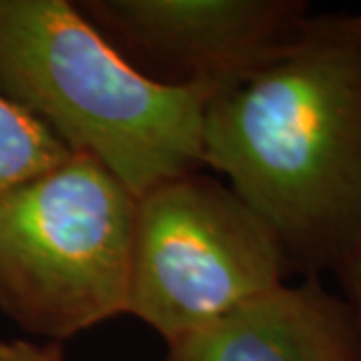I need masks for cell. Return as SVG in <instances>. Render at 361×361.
<instances>
[{
  "label": "cell",
  "instance_id": "cell-6",
  "mask_svg": "<svg viewBox=\"0 0 361 361\" xmlns=\"http://www.w3.org/2000/svg\"><path fill=\"white\" fill-rule=\"evenodd\" d=\"M161 361H361V355L345 299L319 277H303L167 343Z\"/></svg>",
  "mask_w": 361,
  "mask_h": 361
},
{
  "label": "cell",
  "instance_id": "cell-3",
  "mask_svg": "<svg viewBox=\"0 0 361 361\" xmlns=\"http://www.w3.org/2000/svg\"><path fill=\"white\" fill-rule=\"evenodd\" d=\"M137 201L85 155L2 195V313L59 343L127 313Z\"/></svg>",
  "mask_w": 361,
  "mask_h": 361
},
{
  "label": "cell",
  "instance_id": "cell-5",
  "mask_svg": "<svg viewBox=\"0 0 361 361\" xmlns=\"http://www.w3.org/2000/svg\"><path fill=\"white\" fill-rule=\"evenodd\" d=\"M130 66L169 87L217 94L271 63L310 18L303 0H80Z\"/></svg>",
  "mask_w": 361,
  "mask_h": 361
},
{
  "label": "cell",
  "instance_id": "cell-4",
  "mask_svg": "<svg viewBox=\"0 0 361 361\" xmlns=\"http://www.w3.org/2000/svg\"><path fill=\"white\" fill-rule=\"evenodd\" d=\"M289 273L269 225L203 171L137 201L127 313L167 343L285 283Z\"/></svg>",
  "mask_w": 361,
  "mask_h": 361
},
{
  "label": "cell",
  "instance_id": "cell-2",
  "mask_svg": "<svg viewBox=\"0 0 361 361\" xmlns=\"http://www.w3.org/2000/svg\"><path fill=\"white\" fill-rule=\"evenodd\" d=\"M0 94L141 197L203 169L211 92L141 75L68 0H0Z\"/></svg>",
  "mask_w": 361,
  "mask_h": 361
},
{
  "label": "cell",
  "instance_id": "cell-1",
  "mask_svg": "<svg viewBox=\"0 0 361 361\" xmlns=\"http://www.w3.org/2000/svg\"><path fill=\"white\" fill-rule=\"evenodd\" d=\"M203 167L269 225L291 271L337 277L361 245V11L311 13L271 63L213 94Z\"/></svg>",
  "mask_w": 361,
  "mask_h": 361
},
{
  "label": "cell",
  "instance_id": "cell-7",
  "mask_svg": "<svg viewBox=\"0 0 361 361\" xmlns=\"http://www.w3.org/2000/svg\"><path fill=\"white\" fill-rule=\"evenodd\" d=\"M71 155L51 130L0 94V197Z\"/></svg>",
  "mask_w": 361,
  "mask_h": 361
},
{
  "label": "cell",
  "instance_id": "cell-8",
  "mask_svg": "<svg viewBox=\"0 0 361 361\" xmlns=\"http://www.w3.org/2000/svg\"><path fill=\"white\" fill-rule=\"evenodd\" d=\"M0 361H65V348L59 341L0 339Z\"/></svg>",
  "mask_w": 361,
  "mask_h": 361
},
{
  "label": "cell",
  "instance_id": "cell-9",
  "mask_svg": "<svg viewBox=\"0 0 361 361\" xmlns=\"http://www.w3.org/2000/svg\"><path fill=\"white\" fill-rule=\"evenodd\" d=\"M339 285H341V293L339 295L345 299L349 305L351 317L355 323V334H357V343H360L361 355V245L353 253V257L349 259V263L337 275Z\"/></svg>",
  "mask_w": 361,
  "mask_h": 361
}]
</instances>
